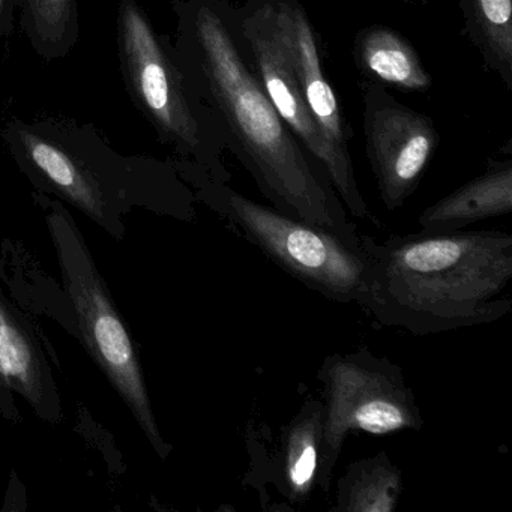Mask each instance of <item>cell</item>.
Returning a JSON list of instances; mask_svg holds the SVG:
<instances>
[{
  "label": "cell",
  "mask_w": 512,
  "mask_h": 512,
  "mask_svg": "<svg viewBox=\"0 0 512 512\" xmlns=\"http://www.w3.org/2000/svg\"><path fill=\"white\" fill-rule=\"evenodd\" d=\"M512 211V160L490 161L487 169L419 215L422 232H454Z\"/></svg>",
  "instance_id": "10"
},
{
  "label": "cell",
  "mask_w": 512,
  "mask_h": 512,
  "mask_svg": "<svg viewBox=\"0 0 512 512\" xmlns=\"http://www.w3.org/2000/svg\"><path fill=\"white\" fill-rule=\"evenodd\" d=\"M23 143L28 151L29 160L56 193L73 203L95 223L106 227L107 232H112L116 236L121 235L118 221L110 205V197L95 176L83 169L58 146L46 140L25 136Z\"/></svg>",
  "instance_id": "14"
},
{
  "label": "cell",
  "mask_w": 512,
  "mask_h": 512,
  "mask_svg": "<svg viewBox=\"0 0 512 512\" xmlns=\"http://www.w3.org/2000/svg\"><path fill=\"white\" fill-rule=\"evenodd\" d=\"M404 490L403 473L385 451L347 466L337 484L334 512H392Z\"/></svg>",
  "instance_id": "16"
},
{
  "label": "cell",
  "mask_w": 512,
  "mask_h": 512,
  "mask_svg": "<svg viewBox=\"0 0 512 512\" xmlns=\"http://www.w3.org/2000/svg\"><path fill=\"white\" fill-rule=\"evenodd\" d=\"M0 385L44 413L56 392L34 332L4 296H0Z\"/></svg>",
  "instance_id": "11"
},
{
  "label": "cell",
  "mask_w": 512,
  "mask_h": 512,
  "mask_svg": "<svg viewBox=\"0 0 512 512\" xmlns=\"http://www.w3.org/2000/svg\"><path fill=\"white\" fill-rule=\"evenodd\" d=\"M353 59L365 79L383 88L427 92L433 86V77L415 47L388 26L361 29L353 41Z\"/></svg>",
  "instance_id": "12"
},
{
  "label": "cell",
  "mask_w": 512,
  "mask_h": 512,
  "mask_svg": "<svg viewBox=\"0 0 512 512\" xmlns=\"http://www.w3.org/2000/svg\"><path fill=\"white\" fill-rule=\"evenodd\" d=\"M419 4H428V0H418Z\"/></svg>",
  "instance_id": "18"
},
{
  "label": "cell",
  "mask_w": 512,
  "mask_h": 512,
  "mask_svg": "<svg viewBox=\"0 0 512 512\" xmlns=\"http://www.w3.org/2000/svg\"><path fill=\"white\" fill-rule=\"evenodd\" d=\"M284 41L295 68L302 98L325 139L350 155V131L334 89L326 80L319 38L307 10L299 0H272Z\"/></svg>",
  "instance_id": "9"
},
{
  "label": "cell",
  "mask_w": 512,
  "mask_h": 512,
  "mask_svg": "<svg viewBox=\"0 0 512 512\" xmlns=\"http://www.w3.org/2000/svg\"><path fill=\"white\" fill-rule=\"evenodd\" d=\"M47 223L62 277L73 301L77 328L89 355L130 407L155 451L161 458H166L172 448L164 442L152 412L151 398L133 340L113 304L106 281L95 266L82 233L58 203H53Z\"/></svg>",
  "instance_id": "4"
},
{
  "label": "cell",
  "mask_w": 512,
  "mask_h": 512,
  "mask_svg": "<svg viewBox=\"0 0 512 512\" xmlns=\"http://www.w3.org/2000/svg\"><path fill=\"white\" fill-rule=\"evenodd\" d=\"M0 4H2V0H0Z\"/></svg>",
  "instance_id": "19"
},
{
  "label": "cell",
  "mask_w": 512,
  "mask_h": 512,
  "mask_svg": "<svg viewBox=\"0 0 512 512\" xmlns=\"http://www.w3.org/2000/svg\"><path fill=\"white\" fill-rule=\"evenodd\" d=\"M325 403L307 400L281 430V491L293 505H304L317 488Z\"/></svg>",
  "instance_id": "13"
},
{
  "label": "cell",
  "mask_w": 512,
  "mask_h": 512,
  "mask_svg": "<svg viewBox=\"0 0 512 512\" xmlns=\"http://www.w3.org/2000/svg\"><path fill=\"white\" fill-rule=\"evenodd\" d=\"M200 199L307 289L329 301L364 305L374 244L370 236L356 227L334 230L305 223L206 176Z\"/></svg>",
  "instance_id": "3"
},
{
  "label": "cell",
  "mask_w": 512,
  "mask_h": 512,
  "mask_svg": "<svg viewBox=\"0 0 512 512\" xmlns=\"http://www.w3.org/2000/svg\"><path fill=\"white\" fill-rule=\"evenodd\" d=\"M232 20L248 64L284 124L325 173L347 212L370 218L350 155L338 152L311 116L284 41L272 0H247L233 7Z\"/></svg>",
  "instance_id": "6"
},
{
  "label": "cell",
  "mask_w": 512,
  "mask_h": 512,
  "mask_svg": "<svg viewBox=\"0 0 512 512\" xmlns=\"http://www.w3.org/2000/svg\"><path fill=\"white\" fill-rule=\"evenodd\" d=\"M463 34L482 64L512 89V0H460Z\"/></svg>",
  "instance_id": "15"
},
{
  "label": "cell",
  "mask_w": 512,
  "mask_h": 512,
  "mask_svg": "<svg viewBox=\"0 0 512 512\" xmlns=\"http://www.w3.org/2000/svg\"><path fill=\"white\" fill-rule=\"evenodd\" d=\"M179 68L272 208L305 223L355 229L325 173L305 152L248 64L226 0H179Z\"/></svg>",
  "instance_id": "1"
},
{
  "label": "cell",
  "mask_w": 512,
  "mask_h": 512,
  "mask_svg": "<svg viewBox=\"0 0 512 512\" xmlns=\"http://www.w3.org/2000/svg\"><path fill=\"white\" fill-rule=\"evenodd\" d=\"M317 379L323 385L325 424L317 487L328 493L335 466L350 434L388 436L419 431L421 409L403 368L367 347L353 353H331L323 359Z\"/></svg>",
  "instance_id": "5"
},
{
  "label": "cell",
  "mask_w": 512,
  "mask_h": 512,
  "mask_svg": "<svg viewBox=\"0 0 512 512\" xmlns=\"http://www.w3.org/2000/svg\"><path fill=\"white\" fill-rule=\"evenodd\" d=\"M365 152L386 211L395 212L418 190L439 148L430 116L395 100L377 83L361 82Z\"/></svg>",
  "instance_id": "8"
},
{
  "label": "cell",
  "mask_w": 512,
  "mask_h": 512,
  "mask_svg": "<svg viewBox=\"0 0 512 512\" xmlns=\"http://www.w3.org/2000/svg\"><path fill=\"white\" fill-rule=\"evenodd\" d=\"M31 4L38 26L52 32L64 25L70 0H31Z\"/></svg>",
  "instance_id": "17"
},
{
  "label": "cell",
  "mask_w": 512,
  "mask_h": 512,
  "mask_svg": "<svg viewBox=\"0 0 512 512\" xmlns=\"http://www.w3.org/2000/svg\"><path fill=\"white\" fill-rule=\"evenodd\" d=\"M125 67L134 94L142 101L161 133L182 154L196 161L206 178L229 182L223 163L224 142L205 107L173 64L143 14L130 0L121 10Z\"/></svg>",
  "instance_id": "7"
},
{
  "label": "cell",
  "mask_w": 512,
  "mask_h": 512,
  "mask_svg": "<svg viewBox=\"0 0 512 512\" xmlns=\"http://www.w3.org/2000/svg\"><path fill=\"white\" fill-rule=\"evenodd\" d=\"M511 283L509 233L421 230L374 241L362 308L416 337L442 334L503 319Z\"/></svg>",
  "instance_id": "2"
}]
</instances>
